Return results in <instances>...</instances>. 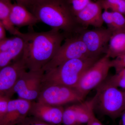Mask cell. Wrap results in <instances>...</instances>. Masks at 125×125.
I'll return each mask as SVG.
<instances>
[{
    "mask_svg": "<svg viewBox=\"0 0 125 125\" xmlns=\"http://www.w3.org/2000/svg\"><path fill=\"white\" fill-rule=\"evenodd\" d=\"M113 24L112 30L113 32L119 30H125V15L117 12L112 11Z\"/></svg>",
    "mask_w": 125,
    "mask_h": 125,
    "instance_id": "cell-21",
    "label": "cell"
},
{
    "mask_svg": "<svg viewBox=\"0 0 125 125\" xmlns=\"http://www.w3.org/2000/svg\"><path fill=\"white\" fill-rule=\"evenodd\" d=\"M105 53L113 59L125 53V30L113 32Z\"/></svg>",
    "mask_w": 125,
    "mask_h": 125,
    "instance_id": "cell-15",
    "label": "cell"
},
{
    "mask_svg": "<svg viewBox=\"0 0 125 125\" xmlns=\"http://www.w3.org/2000/svg\"><path fill=\"white\" fill-rule=\"evenodd\" d=\"M32 102L19 98L9 101L7 110L0 117V125H17L28 116Z\"/></svg>",
    "mask_w": 125,
    "mask_h": 125,
    "instance_id": "cell-12",
    "label": "cell"
},
{
    "mask_svg": "<svg viewBox=\"0 0 125 125\" xmlns=\"http://www.w3.org/2000/svg\"><path fill=\"white\" fill-rule=\"evenodd\" d=\"M105 82L117 88H125V68L116 73Z\"/></svg>",
    "mask_w": 125,
    "mask_h": 125,
    "instance_id": "cell-20",
    "label": "cell"
},
{
    "mask_svg": "<svg viewBox=\"0 0 125 125\" xmlns=\"http://www.w3.org/2000/svg\"><path fill=\"white\" fill-rule=\"evenodd\" d=\"M124 99H125V92H124Z\"/></svg>",
    "mask_w": 125,
    "mask_h": 125,
    "instance_id": "cell-32",
    "label": "cell"
},
{
    "mask_svg": "<svg viewBox=\"0 0 125 125\" xmlns=\"http://www.w3.org/2000/svg\"><path fill=\"white\" fill-rule=\"evenodd\" d=\"M103 8L101 0L90 2L75 15L78 22L84 26H92L101 28L104 22L102 18Z\"/></svg>",
    "mask_w": 125,
    "mask_h": 125,
    "instance_id": "cell-13",
    "label": "cell"
},
{
    "mask_svg": "<svg viewBox=\"0 0 125 125\" xmlns=\"http://www.w3.org/2000/svg\"><path fill=\"white\" fill-rule=\"evenodd\" d=\"M17 125H55L40 121L33 117L27 116Z\"/></svg>",
    "mask_w": 125,
    "mask_h": 125,
    "instance_id": "cell-24",
    "label": "cell"
},
{
    "mask_svg": "<svg viewBox=\"0 0 125 125\" xmlns=\"http://www.w3.org/2000/svg\"><path fill=\"white\" fill-rule=\"evenodd\" d=\"M13 4L11 0H0V22L6 31L14 36H19L22 32L12 24L10 20Z\"/></svg>",
    "mask_w": 125,
    "mask_h": 125,
    "instance_id": "cell-16",
    "label": "cell"
},
{
    "mask_svg": "<svg viewBox=\"0 0 125 125\" xmlns=\"http://www.w3.org/2000/svg\"><path fill=\"white\" fill-rule=\"evenodd\" d=\"M86 125H104L101 123L100 121L99 120L95 115L94 113L92 115V116L90 117L88 123L86 124Z\"/></svg>",
    "mask_w": 125,
    "mask_h": 125,
    "instance_id": "cell-27",
    "label": "cell"
},
{
    "mask_svg": "<svg viewBox=\"0 0 125 125\" xmlns=\"http://www.w3.org/2000/svg\"><path fill=\"white\" fill-rule=\"evenodd\" d=\"M28 9L39 22L52 29L62 30L65 34L79 30L81 25L68 0H37Z\"/></svg>",
    "mask_w": 125,
    "mask_h": 125,
    "instance_id": "cell-2",
    "label": "cell"
},
{
    "mask_svg": "<svg viewBox=\"0 0 125 125\" xmlns=\"http://www.w3.org/2000/svg\"><path fill=\"white\" fill-rule=\"evenodd\" d=\"M62 124L63 125H78L76 104L64 108Z\"/></svg>",
    "mask_w": 125,
    "mask_h": 125,
    "instance_id": "cell-18",
    "label": "cell"
},
{
    "mask_svg": "<svg viewBox=\"0 0 125 125\" xmlns=\"http://www.w3.org/2000/svg\"><path fill=\"white\" fill-rule=\"evenodd\" d=\"M6 29L0 22V40L6 38Z\"/></svg>",
    "mask_w": 125,
    "mask_h": 125,
    "instance_id": "cell-28",
    "label": "cell"
},
{
    "mask_svg": "<svg viewBox=\"0 0 125 125\" xmlns=\"http://www.w3.org/2000/svg\"><path fill=\"white\" fill-rule=\"evenodd\" d=\"M122 125H125V110L123 112L121 115Z\"/></svg>",
    "mask_w": 125,
    "mask_h": 125,
    "instance_id": "cell-30",
    "label": "cell"
},
{
    "mask_svg": "<svg viewBox=\"0 0 125 125\" xmlns=\"http://www.w3.org/2000/svg\"><path fill=\"white\" fill-rule=\"evenodd\" d=\"M24 47L21 58L27 69L42 70L54 57L65 38L64 33L54 29L46 32L22 33Z\"/></svg>",
    "mask_w": 125,
    "mask_h": 125,
    "instance_id": "cell-1",
    "label": "cell"
},
{
    "mask_svg": "<svg viewBox=\"0 0 125 125\" xmlns=\"http://www.w3.org/2000/svg\"><path fill=\"white\" fill-rule=\"evenodd\" d=\"M10 20L15 27H32L39 22L27 7L19 3L13 4L10 14Z\"/></svg>",
    "mask_w": 125,
    "mask_h": 125,
    "instance_id": "cell-14",
    "label": "cell"
},
{
    "mask_svg": "<svg viewBox=\"0 0 125 125\" xmlns=\"http://www.w3.org/2000/svg\"><path fill=\"white\" fill-rule=\"evenodd\" d=\"M37 0H27L28 1V6H27V8H28V7H29V6L31 5L32 3H33L34 1H36Z\"/></svg>",
    "mask_w": 125,
    "mask_h": 125,
    "instance_id": "cell-31",
    "label": "cell"
},
{
    "mask_svg": "<svg viewBox=\"0 0 125 125\" xmlns=\"http://www.w3.org/2000/svg\"><path fill=\"white\" fill-rule=\"evenodd\" d=\"M103 9L120 13L125 15V0H101Z\"/></svg>",
    "mask_w": 125,
    "mask_h": 125,
    "instance_id": "cell-19",
    "label": "cell"
},
{
    "mask_svg": "<svg viewBox=\"0 0 125 125\" xmlns=\"http://www.w3.org/2000/svg\"><path fill=\"white\" fill-rule=\"evenodd\" d=\"M10 99L6 95H0V117L6 111L8 103Z\"/></svg>",
    "mask_w": 125,
    "mask_h": 125,
    "instance_id": "cell-25",
    "label": "cell"
},
{
    "mask_svg": "<svg viewBox=\"0 0 125 125\" xmlns=\"http://www.w3.org/2000/svg\"><path fill=\"white\" fill-rule=\"evenodd\" d=\"M98 58L88 57L72 59L45 72L42 78V87L59 85L75 88L83 74Z\"/></svg>",
    "mask_w": 125,
    "mask_h": 125,
    "instance_id": "cell-3",
    "label": "cell"
},
{
    "mask_svg": "<svg viewBox=\"0 0 125 125\" xmlns=\"http://www.w3.org/2000/svg\"><path fill=\"white\" fill-rule=\"evenodd\" d=\"M64 108L40 102H32L28 116L40 121L55 125L62 124Z\"/></svg>",
    "mask_w": 125,
    "mask_h": 125,
    "instance_id": "cell-10",
    "label": "cell"
},
{
    "mask_svg": "<svg viewBox=\"0 0 125 125\" xmlns=\"http://www.w3.org/2000/svg\"><path fill=\"white\" fill-rule=\"evenodd\" d=\"M24 47V42L22 39L11 48L0 52V69L11 63V61L16 60L19 57H21Z\"/></svg>",
    "mask_w": 125,
    "mask_h": 125,
    "instance_id": "cell-17",
    "label": "cell"
},
{
    "mask_svg": "<svg viewBox=\"0 0 125 125\" xmlns=\"http://www.w3.org/2000/svg\"><path fill=\"white\" fill-rule=\"evenodd\" d=\"M111 67L110 58L104 56L86 70L74 88L84 98L91 90L104 81Z\"/></svg>",
    "mask_w": 125,
    "mask_h": 125,
    "instance_id": "cell-5",
    "label": "cell"
},
{
    "mask_svg": "<svg viewBox=\"0 0 125 125\" xmlns=\"http://www.w3.org/2000/svg\"><path fill=\"white\" fill-rule=\"evenodd\" d=\"M88 57H93L90 55L86 46L79 36L68 38L42 70L45 72L70 60Z\"/></svg>",
    "mask_w": 125,
    "mask_h": 125,
    "instance_id": "cell-7",
    "label": "cell"
},
{
    "mask_svg": "<svg viewBox=\"0 0 125 125\" xmlns=\"http://www.w3.org/2000/svg\"><path fill=\"white\" fill-rule=\"evenodd\" d=\"M102 18L104 23H106L108 26V28L111 30L113 24L112 11H109L107 10H104L102 14Z\"/></svg>",
    "mask_w": 125,
    "mask_h": 125,
    "instance_id": "cell-26",
    "label": "cell"
},
{
    "mask_svg": "<svg viewBox=\"0 0 125 125\" xmlns=\"http://www.w3.org/2000/svg\"><path fill=\"white\" fill-rule=\"evenodd\" d=\"M113 31L110 29L96 28L81 32L80 37L84 43L90 55L98 57L106 52Z\"/></svg>",
    "mask_w": 125,
    "mask_h": 125,
    "instance_id": "cell-9",
    "label": "cell"
},
{
    "mask_svg": "<svg viewBox=\"0 0 125 125\" xmlns=\"http://www.w3.org/2000/svg\"><path fill=\"white\" fill-rule=\"evenodd\" d=\"M112 67H114L116 73L125 68V53L111 60Z\"/></svg>",
    "mask_w": 125,
    "mask_h": 125,
    "instance_id": "cell-23",
    "label": "cell"
},
{
    "mask_svg": "<svg viewBox=\"0 0 125 125\" xmlns=\"http://www.w3.org/2000/svg\"><path fill=\"white\" fill-rule=\"evenodd\" d=\"M44 72L42 70L24 71L7 96L11 98L15 94L20 98L33 102L37 100L42 89Z\"/></svg>",
    "mask_w": 125,
    "mask_h": 125,
    "instance_id": "cell-6",
    "label": "cell"
},
{
    "mask_svg": "<svg viewBox=\"0 0 125 125\" xmlns=\"http://www.w3.org/2000/svg\"><path fill=\"white\" fill-rule=\"evenodd\" d=\"M97 88L94 106H98L103 114L112 119L120 116L125 110L124 92L104 81Z\"/></svg>",
    "mask_w": 125,
    "mask_h": 125,
    "instance_id": "cell-4",
    "label": "cell"
},
{
    "mask_svg": "<svg viewBox=\"0 0 125 125\" xmlns=\"http://www.w3.org/2000/svg\"><path fill=\"white\" fill-rule=\"evenodd\" d=\"M27 70L21 57L0 69V95L7 96L21 75Z\"/></svg>",
    "mask_w": 125,
    "mask_h": 125,
    "instance_id": "cell-11",
    "label": "cell"
},
{
    "mask_svg": "<svg viewBox=\"0 0 125 125\" xmlns=\"http://www.w3.org/2000/svg\"><path fill=\"white\" fill-rule=\"evenodd\" d=\"M75 14L81 11L88 4L90 0H68Z\"/></svg>",
    "mask_w": 125,
    "mask_h": 125,
    "instance_id": "cell-22",
    "label": "cell"
},
{
    "mask_svg": "<svg viewBox=\"0 0 125 125\" xmlns=\"http://www.w3.org/2000/svg\"><path fill=\"white\" fill-rule=\"evenodd\" d=\"M84 98L74 88L64 85H52L43 87L37 101L55 106L69 103H79Z\"/></svg>",
    "mask_w": 125,
    "mask_h": 125,
    "instance_id": "cell-8",
    "label": "cell"
},
{
    "mask_svg": "<svg viewBox=\"0 0 125 125\" xmlns=\"http://www.w3.org/2000/svg\"><path fill=\"white\" fill-rule=\"evenodd\" d=\"M15 0L17 3L22 5L26 7L28 6V3L27 0Z\"/></svg>",
    "mask_w": 125,
    "mask_h": 125,
    "instance_id": "cell-29",
    "label": "cell"
}]
</instances>
